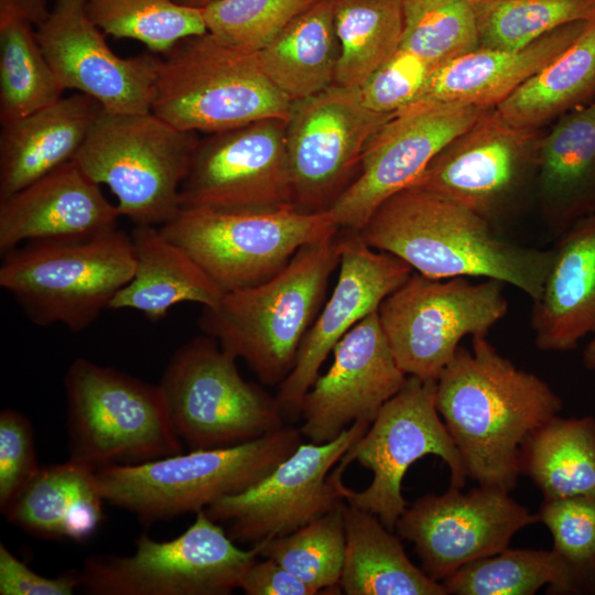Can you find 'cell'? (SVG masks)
Here are the masks:
<instances>
[{"label": "cell", "instance_id": "obj_18", "mask_svg": "<svg viewBox=\"0 0 595 595\" xmlns=\"http://www.w3.org/2000/svg\"><path fill=\"white\" fill-rule=\"evenodd\" d=\"M538 521L509 493L479 486L466 493L450 486L407 507L396 523L414 544L421 569L442 582L462 566L507 549L512 537Z\"/></svg>", "mask_w": 595, "mask_h": 595}, {"label": "cell", "instance_id": "obj_17", "mask_svg": "<svg viewBox=\"0 0 595 595\" xmlns=\"http://www.w3.org/2000/svg\"><path fill=\"white\" fill-rule=\"evenodd\" d=\"M180 203L217 209L292 206L285 120L261 119L199 139Z\"/></svg>", "mask_w": 595, "mask_h": 595}, {"label": "cell", "instance_id": "obj_26", "mask_svg": "<svg viewBox=\"0 0 595 595\" xmlns=\"http://www.w3.org/2000/svg\"><path fill=\"white\" fill-rule=\"evenodd\" d=\"M534 199L556 238L595 213V100L561 116L544 131Z\"/></svg>", "mask_w": 595, "mask_h": 595}, {"label": "cell", "instance_id": "obj_22", "mask_svg": "<svg viewBox=\"0 0 595 595\" xmlns=\"http://www.w3.org/2000/svg\"><path fill=\"white\" fill-rule=\"evenodd\" d=\"M333 355L328 370L318 375L301 407L299 429L315 444L333 441L357 421L371 424L408 379L392 354L378 311L349 329Z\"/></svg>", "mask_w": 595, "mask_h": 595}, {"label": "cell", "instance_id": "obj_2", "mask_svg": "<svg viewBox=\"0 0 595 595\" xmlns=\"http://www.w3.org/2000/svg\"><path fill=\"white\" fill-rule=\"evenodd\" d=\"M359 235L424 277L494 279L532 301L541 294L553 256L552 248L513 242L468 208L411 186L387 198Z\"/></svg>", "mask_w": 595, "mask_h": 595}, {"label": "cell", "instance_id": "obj_21", "mask_svg": "<svg viewBox=\"0 0 595 595\" xmlns=\"http://www.w3.org/2000/svg\"><path fill=\"white\" fill-rule=\"evenodd\" d=\"M340 238L333 293L306 333L292 371L278 386L275 399L285 421L301 418L304 396L335 345L413 273L401 259L369 247L357 231L340 229Z\"/></svg>", "mask_w": 595, "mask_h": 595}, {"label": "cell", "instance_id": "obj_8", "mask_svg": "<svg viewBox=\"0 0 595 595\" xmlns=\"http://www.w3.org/2000/svg\"><path fill=\"white\" fill-rule=\"evenodd\" d=\"M199 138L153 112L102 110L73 161L117 198L121 217L161 226L181 208L180 190Z\"/></svg>", "mask_w": 595, "mask_h": 595}, {"label": "cell", "instance_id": "obj_44", "mask_svg": "<svg viewBox=\"0 0 595 595\" xmlns=\"http://www.w3.org/2000/svg\"><path fill=\"white\" fill-rule=\"evenodd\" d=\"M30 420L13 409L0 412V510L3 512L40 468Z\"/></svg>", "mask_w": 595, "mask_h": 595}, {"label": "cell", "instance_id": "obj_33", "mask_svg": "<svg viewBox=\"0 0 595 595\" xmlns=\"http://www.w3.org/2000/svg\"><path fill=\"white\" fill-rule=\"evenodd\" d=\"M519 473L543 500L595 497V418L553 416L522 443Z\"/></svg>", "mask_w": 595, "mask_h": 595}, {"label": "cell", "instance_id": "obj_20", "mask_svg": "<svg viewBox=\"0 0 595 595\" xmlns=\"http://www.w3.org/2000/svg\"><path fill=\"white\" fill-rule=\"evenodd\" d=\"M89 18L84 0H54L37 26L39 45L64 89H75L113 113L151 111L161 56L120 57Z\"/></svg>", "mask_w": 595, "mask_h": 595}, {"label": "cell", "instance_id": "obj_9", "mask_svg": "<svg viewBox=\"0 0 595 595\" xmlns=\"http://www.w3.org/2000/svg\"><path fill=\"white\" fill-rule=\"evenodd\" d=\"M236 360L205 334L170 357L158 385L173 429L190 451L250 442L285 425L275 397L245 380Z\"/></svg>", "mask_w": 595, "mask_h": 595}, {"label": "cell", "instance_id": "obj_4", "mask_svg": "<svg viewBox=\"0 0 595 595\" xmlns=\"http://www.w3.org/2000/svg\"><path fill=\"white\" fill-rule=\"evenodd\" d=\"M302 443L300 429L285 424L250 442L96 470L106 502L143 524L197 513L217 500L259 483Z\"/></svg>", "mask_w": 595, "mask_h": 595}, {"label": "cell", "instance_id": "obj_30", "mask_svg": "<svg viewBox=\"0 0 595 595\" xmlns=\"http://www.w3.org/2000/svg\"><path fill=\"white\" fill-rule=\"evenodd\" d=\"M343 512L346 552L340 577L347 595H447L408 558L399 534L380 519L348 502Z\"/></svg>", "mask_w": 595, "mask_h": 595}, {"label": "cell", "instance_id": "obj_38", "mask_svg": "<svg viewBox=\"0 0 595 595\" xmlns=\"http://www.w3.org/2000/svg\"><path fill=\"white\" fill-rule=\"evenodd\" d=\"M538 521L550 531L559 569L550 595H595V497L543 500Z\"/></svg>", "mask_w": 595, "mask_h": 595}, {"label": "cell", "instance_id": "obj_43", "mask_svg": "<svg viewBox=\"0 0 595 595\" xmlns=\"http://www.w3.org/2000/svg\"><path fill=\"white\" fill-rule=\"evenodd\" d=\"M439 66L399 47L358 87L361 102L379 113H397L416 100Z\"/></svg>", "mask_w": 595, "mask_h": 595}, {"label": "cell", "instance_id": "obj_45", "mask_svg": "<svg viewBox=\"0 0 595 595\" xmlns=\"http://www.w3.org/2000/svg\"><path fill=\"white\" fill-rule=\"evenodd\" d=\"M80 587L78 572L57 577L43 576L0 543L1 595H72Z\"/></svg>", "mask_w": 595, "mask_h": 595}, {"label": "cell", "instance_id": "obj_48", "mask_svg": "<svg viewBox=\"0 0 595 595\" xmlns=\"http://www.w3.org/2000/svg\"><path fill=\"white\" fill-rule=\"evenodd\" d=\"M583 365L588 371H595V334L583 351Z\"/></svg>", "mask_w": 595, "mask_h": 595}, {"label": "cell", "instance_id": "obj_1", "mask_svg": "<svg viewBox=\"0 0 595 595\" xmlns=\"http://www.w3.org/2000/svg\"><path fill=\"white\" fill-rule=\"evenodd\" d=\"M436 409L464 464L479 486L516 487L524 440L563 408L539 376L522 370L487 339L472 336L436 380Z\"/></svg>", "mask_w": 595, "mask_h": 595}, {"label": "cell", "instance_id": "obj_5", "mask_svg": "<svg viewBox=\"0 0 595 595\" xmlns=\"http://www.w3.org/2000/svg\"><path fill=\"white\" fill-rule=\"evenodd\" d=\"M131 235L23 244L2 255L0 286L37 326L79 333L109 309L134 272Z\"/></svg>", "mask_w": 595, "mask_h": 595}, {"label": "cell", "instance_id": "obj_49", "mask_svg": "<svg viewBox=\"0 0 595 595\" xmlns=\"http://www.w3.org/2000/svg\"><path fill=\"white\" fill-rule=\"evenodd\" d=\"M175 1L185 7L203 9L215 0H175Z\"/></svg>", "mask_w": 595, "mask_h": 595}, {"label": "cell", "instance_id": "obj_34", "mask_svg": "<svg viewBox=\"0 0 595 595\" xmlns=\"http://www.w3.org/2000/svg\"><path fill=\"white\" fill-rule=\"evenodd\" d=\"M340 56L335 83L360 87L400 47L401 0H332Z\"/></svg>", "mask_w": 595, "mask_h": 595}, {"label": "cell", "instance_id": "obj_28", "mask_svg": "<svg viewBox=\"0 0 595 595\" xmlns=\"http://www.w3.org/2000/svg\"><path fill=\"white\" fill-rule=\"evenodd\" d=\"M105 502L96 469L69 458L40 466L2 513L34 537L83 542L104 520Z\"/></svg>", "mask_w": 595, "mask_h": 595}, {"label": "cell", "instance_id": "obj_47", "mask_svg": "<svg viewBox=\"0 0 595 595\" xmlns=\"http://www.w3.org/2000/svg\"><path fill=\"white\" fill-rule=\"evenodd\" d=\"M50 11L46 0H0V25L22 20L35 28L48 17Z\"/></svg>", "mask_w": 595, "mask_h": 595}, {"label": "cell", "instance_id": "obj_25", "mask_svg": "<svg viewBox=\"0 0 595 595\" xmlns=\"http://www.w3.org/2000/svg\"><path fill=\"white\" fill-rule=\"evenodd\" d=\"M531 328L543 351H569L595 334V213L558 237Z\"/></svg>", "mask_w": 595, "mask_h": 595}, {"label": "cell", "instance_id": "obj_6", "mask_svg": "<svg viewBox=\"0 0 595 595\" xmlns=\"http://www.w3.org/2000/svg\"><path fill=\"white\" fill-rule=\"evenodd\" d=\"M290 107L257 53L205 32L161 55L151 112L177 129L210 134L267 118L286 120Z\"/></svg>", "mask_w": 595, "mask_h": 595}, {"label": "cell", "instance_id": "obj_24", "mask_svg": "<svg viewBox=\"0 0 595 595\" xmlns=\"http://www.w3.org/2000/svg\"><path fill=\"white\" fill-rule=\"evenodd\" d=\"M588 20L559 26L517 50H474L440 65L413 104L494 109L566 50Z\"/></svg>", "mask_w": 595, "mask_h": 595}, {"label": "cell", "instance_id": "obj_31", "mask_svg": "<svg viewBox=\"0 0 595 595\" xmlns=\"http://www.w3.org/2000/svg\"><path fill=\"white\" fill-rule=\"evenodd\" d=\"M271 83L292 101L335 84L340 56L332 0H318L256 52Z\"/></svg>", "mask_w": 595, "mask_h": 595}, {"label": "cell", "instance_id": "obj_27", "mask_svg": "<svg viewBox=\"0 0 595 595\" xmlns=\"http://www.w3.org/2000/svg\"><path fill=\"white\" fill-rule=\"evenodd\" d=\"M101 105L83 93L1 125L0 198L73 161Z\"/></svg>", "mask_w": 595, "mask_h": 595}, {"label": "cell", "instance_id": "obj_13", "mask_svg": "<svg viewBox=\"0 0 595 595\" xmlns=\"http://www.w3.org/2000/svg\"><path fill=\"white\" fill-rule=\"evenodd\" d=\"M543 133L515 127L490 109L450 141L410 186L468 208L498 228L534 198Z\"/></svg>", "mask_w": 595, "mask_h": 595}, {"label": "cell", "instance_id": "obj_15", "mask_svg": "<svg viewBox=\"0 0 595 595\" xmlns=\"http://www.w3.org/2000/svg\"><path fill=\"white\" fill-rule=\"evenodd\" d=\"M369 425L357 421L328 443L302 442L259 483L205 513L236 543L255 545L298 530L345 501L342 476L348 464L342 458Z\"/></svg>", "mask_w": 595, "mask_h": 595}, {"label": "cell", "instance_id": "obj_3", "mask_svg": "<svg viewBox=\"0 0 595 595\" xmlns=\"http://www.w3.org/2000/svg\"><path fill=\"white\" fill-rule=\"evenodd\" d=\"M340 247L339 228L304 245L271 279L225 292L217 304L203 307L199 329L242 359L263 385L279 386L317 316Z\"/></svg>", "mask_w": 595, "mask_h": 595}, {"label": "cell", "instance_id": "obj_7", "mask_svg": "<svg viewBox=\"0 0 595 595\" xmlns=\"http://www.w3.org/2000/svg\"><path fill=\"white\" fill-rule=\"evenodd\" d=\"M64 390L69 458L97 470L183 452L159 385L80 357Z\"/></svg>", "mask_w": 595, "mask_h": 595}, {"label": "cell", "instance_id": "obj_14", "mask_svg": "<svg viewBox=\"0 0 595 595\" xmlns=\"http://www.w3.org/2000/svg\"><path fill=\"white\" fill-rule=\"evenodd\" d=\"M435 391L436 380L408 376L342 458L348 465L356 461L372 473L366 489L345 487V501L376 515L392 531L408 507L402 480L413 463L435 455L448 466L450 486L462 488L467 479L461 454L436 409Z\"/></svg>", "mask_w": 595, "mask_h": 595}, {"label": "cell", "instance_id": "obj_39", "mask_svg": "<svg viewBox=\"0 0 595 595\" xmlns=\"http://www.w3.org/2000/svg\"><path fill=\"white\" fill-rule=\"evenodd\" d=\"M479 47L517 50L595 14V0H473Z\"/></svg>", "mask_w": 595, "mask_h": 595}, {"label": "cell", "instance_id": "obj_32", "mask_svg": "<svg viewBox=\"0 0 595 595\" xmlns=\"http://www.w3.org/2000/svg\"><path fill=\"white\" fill-rule=\"evenodd\" d=\"M593 100L595 14L566 50L494 109L515 127L538 130Z\"/></svg>", "mask_w": 595, "mask_h": 595}, {"label": "cell", "instance_id": "obj_12", "mask_svg": "<svg viewBox=\"0 0 595 595\" xmlns=\"http://www.w3.org/2000/svg\"><path fill=\"white\" fill-rule=\"evenodd\" d=\"M504 282L432 279L415 271L380 304L378 315L404 374L437 380L465 336L487 334L508 311Z\"/></svg>", "mask_w": 595, "mask_h": 595}, {"label": "cell", "instance_id": "obj_46", "mask_svg": "<svg viewBox=\"0 0 595 595\" xmlns=\"http://www.w3.org/2000/svg\"><path fill=\"white\" fill-rule=\"evenodd\" d=\"M239 588L247 595H317L310 585L269 558L250 565Z\"/></svg>", "mask_w": 595, "mask_h": 595}, {"label": "cell", "instance_id": "obj_35", "mask_svg": "<svg viewBox=\"0 0 595 595\" xmlns=\"http://www.w3.org/2000/svg\"><path fill=\"white\" fill-rule=\"evenodd\" d=\"M64 90L39 45L35 28L22 20L1 24V125L56 102Z\"/></svg>", "mask_w": 595, "mask_h": 595}, {"label": "cell", "instance_id": "obj_10", "mask_svg": "<svg viewBox=\"0 0 595 595\" xmlns=\"http://www.w3.org/2000/svg\"><path fill=\"white\" fill-rule=\"evenodd\" d=\"M161 232L223 289L260 284L283 270L304 245L338 229L328 212L181 207Z\"/></svg>", "mask_w": 595, "mask_h": 595}, {"label": "cell", "instance_id": "obj_42", "mask_svg": "<svg viewBox=\"0 0 595 595\" xmlns=\"http://www.w3.org/2000/svg\"><path fill=\"white\" fill-rule=\"evenodd\" d=\"M318 0H215L203 8L207 32L237 50L256 53Z\"/></svg>", "mask_w": 595, "mask_h": 595}, {"label": "cell", "instance_id": "obj_40", "mask_svg": "<svg viewBox=\"0 0 595 595\" xmlns=\"http://www.w3.org/2000/svg\"><path fill=\"white\" fill-rule=\"evenodd\" d=\"M400 47L440 66L479 47L473 0H401Z\"/></svg>", "mask_w": 595, "mask_h": 595}, {"label": "cell", "instance_id": "obj_29", "mask_svg": "<svg viewBox=\"0 0 595 595\" xmlns=\"http://www.w3.org/2000/svg\"><path fill=\"white\" fill-rule=\"evenodd\" d=\"M130 235L134 272L109 309L134 310L156 322L183 302L209 307L220 301L223 289L184 249L167 239L159 226L134 225Z\"/></svg>", "mask_w": 595, "mask_h": 595}, {"label": "cell", "instance_id": "obj_36", "mask_svg": "<svg viewBox=\"0 0 595 595\" xmlns=\"http://www.w3.org/2000/svg\"><path fill=\"white\" fill-rule=\"evenodd\" d=\"M344 501L298 530L260 542L269 558L310 585L317 594H340L346 552Z\"/></svg>", "mask_w": 595, "mask_h": 595}, {"label": "cell", "instance_id": "obj_37", "mask_svg": "<svg viewBox=\"0 0 595 595\" xmlns=\"http://www.w3.org/2000/svg\"><path fill=\"white\" fill-rule=\"evenodd\" d=\"M91 21L106 34L141 42L164 54L184 37L207 32L203 9L175 0H84Z\"/></svg>", "mask_w": 595, "mask_h": 595}, {"label": "cell", "instance_id": "obj_41", "mask_svg": "<svg viewBox=\"0 0 595 595\" xmlns=\"http://www.w3.org/2000/svg\"><path fill=\"white\" fill-rule=\"evenodd\" d=\"M559 569L551 550L510 549L473 561L441 583L447 595H533L551 587Z\"/></svg>", "mask_w": 595, "mask_h": 595}, {"label": "cell", "instance_id": "obj_23", "mask_svg": "<svg viewBox=\"0 0 595 595\" xmlns=\"http://www.w3.org/2000/svg\"><path fill=\"white\" fill-rule=\"evenodd\" d=\"M99 184L71 161L0 198V255L33 241L82 239L118 228Z\"/></svg>", "mask_w": 595, "mask_h": 595}, {"label": "cell", "instance_id": "obj_19", "mask_svg": "<svg viewBox=\"0 0 595 595\" xmlns=\"http://www.w3.org/2000/svg\"><path fill=\"white\" fill-rule=\"evenodd\" d=\"M488 110L413 104L398 111L370 138L357 177L328 210L335 225L359 232L387 198L410 186L450 141Z\"/></svg>", "mask_w": 595, "mask_h": 595}, {"label": "cell", "instance_id": "obj_16", "mask_svg": "<svg viewBox=\"0 0 595 595\" xmlns=\"http://www.w3.org/2000/svg\"><path fill=\"white\" fill-rule=\"evenodd\" d=\"M394 115L368 109L358 88L336 83L292 101L285 120L292 206L328 212L357 177L370 138Z\"/></svg>", "mask_w": 595, "mask_h": 595}, {"label": "cell", "instance_id": "obj_11", "mask_svg": "<svg viewBox=\"0 0 595 595\" xmlns=\"http://www.w3.org/2000/svg\"><path fill=\"white\" fill-rule=\"evenodd\" d=\"M129 555H91L78 572L93 595H228L258 560L260 543L244 550L205 511L180 536L156 541L143 533Z\"/></svg>", "mask_w": 595, "mask_h": 595}]
</instances>
